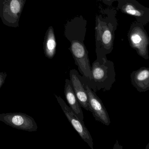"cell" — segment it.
Returning a JSON list of instances; mask_svg holds the SVG:
<instances>
[{
    "mask_svg": "<svg viewBox=\"0 0 149 149\" xmlns=\"http://www.w3.org/2000/svg\"><path fill=\"white\" fill-rule=\"evenodd\" d=\"M116 10H102L95 18V42L96 61L101 62L112 52L114 47L115 31L118 20Z\"/></svg>",
    "mask_w": 149,
    "mask_h": 149,
    "instance_id": "cell-1",
    "label": "cell"
},
{
    "mask_svg": "<svg viewBox=\"0 0 149 149\" xmlns=\"http://www.w3.org/2000/svg\"><path fill=\"white\" fill-rule=\"evenodd\" d=\"M116 76L114 63L107 58H103L101 62L95 60L92 63L91 77L82 76L83 81L94 92L101 90L108 91L116 81Z\"/></svg>",
    "mask_w": 149,
    "mask_h": 149,
    "instance_id": "cell-2",
    "label": "cell"
},
{
    "mask_svg": "<svg viewBox=\"0 0 149 149\" xmlns=\"http://www.w3.org/2000/svg\"><path fill=\"white\" fill-rule=\"evenodd\" d=\"M142 23L135 21L131 25L128 37L131 47L145 60L149 59V38Z\"/></svg>",
    "mask_w": 149,
    "mask_h": 149,
    "instance_id": "cell-3",
    "label": "cell"
},
{
    "mask_svg": "<svg viewBox=\"0 0 149 149\" xmlns=\"http://www.w3.org/2000/svg\"><path fill=\"white\" fill-rule=\"evenodd\" d=\"M69 49L82 76L89 78L91 75V65L88 52L84 42L78 40L70 42Z\"/></svg>",
    "mask_w": 149,
    "mask_h": 149,
    "instance_id": "cell-4",
    "label": "cell"
},
{
    "mask_svg": "<svg viewBox=\"0 0 149 149\" xmlns=\"http://www.w3.org/2000/svg\"><path fill=\"white\" fill-rule=\"evenodd\" d=\"M55 96L58 103L61 107L62 109L71 125L78 132L81 138L88 143L91 149H94L93 138L87 127L84 125V121H81L77 116L61 97Z\"/></svg>",
    "mask_w": 149,
    "mask_h": 149,
    "instance_id": "cell-5",
    "label": "cell"
},
{
    "mask_svg": "<svg viewBox=\"0 0 149 149\" xmlns=\"http://www.w3.org/2000/svg\"><path fill=\"white\" fill-rule=\"evenodd\" d=\"M118 8L123 13L135 17L136 21L146 26L149 22V8L136 0H117Z\"/></svg>",
    "mask_w": 149,
    "mask_h": 149,
    "instance_id": "cell-6",
    "label": "cell"
},
{
    "mask_svg": "<svg viewBox=\"0 0 149 149\" xmlns=\"http://www.w3.org/2000/svg\"><path fill=\"white\" fill-rule=\"evenodd\" d=\"M85 86L88 98L90 111L92 112L93 116L96 121L101 122L107 126L109 125L111 121L109 113L102 100L97 96L96 92L92 91L88 85H85Z\"/></svg>",
    "mask_w": 149,
    "mask_h": 149,
    "instance_id": "cell-7",
    "label": "cell"
},
{
    "mask_svg": "<svg viewBox=\"0 0 149 149\" xmlns=\"http://www.w3.org/2000/svg\"><path fill=\"white\" fill-rule=\"evenodd\" d=\"M70 78L72 88L81 107L90 111L88 98L82 75L75 69L70 71Z\"/></svg>",
    "mask_w": 149,
    "mask_h": 149,
    "instance_id": "cell-8",
    "label": "cell"
},
{
    "mask_svg": "<svg viewBox=\"0 0 149 149\" xmlns=\"http://www.w3.org/2000/svg\"><path fill=\"white\" fill-rule=\"evenodd\" d=\"M87 21L83 17H76L68 21L66 27V36L70 42L78 40L84 42L86 33Z\"/></svg>",
    "mask_w": 149,
    "mask_h": 149,
    "instance_id": "cell-9",
    "label": "cell"
},
{
    "mask_svg": "<svg viewBox=\"0 0 149 149\" xmlns=\"http://www.w3.org/2000/svg\"><path fill=\"white\" fill-rule=\"evenodd\" d=\"M131 81L133 87L139 92L149 90V68L142 67L133 71L130 75Z\"/></svg>",
    "mask_w": 149,
    "mask_h": 149,
    "instance_id": "cell-10",
    "label": "cell"
},
{
    "mask_svg": "<svg viewBox=\"0 0 149 149\" xmlns=\"http://www.w3.org/2000/svg\"><path fill=\"white\" fill-rule=\"evenodd\" d=\"M64 94L70 108L81 121H84L83 112L72 88L70 79L65 80Z\"/></svg>",
    "mask_w": 149,
    "mask_h": 149,
    "instance_id": "cell-11",
    "label": "cell"
},
{
    "mask_svg": "<svg viewBox=\"0 0 149 149\" xmlns=\"http://www.w3.org/2000/svg\"><path fill=\"white\" fill-rule=\"evenodd\" d=\"M51 36L49 38L47 42V48L48 54L50 57L54 56L55 51L56 42L54 37V34H51Z\"/></svg>",
    "mask_w": 149,
    "mask_h": 149,
    "instance_id": "cell-12",
    "label": "cell"
},
{
    "mask_svg": "<svg viewBox=\"0 0 149 149\" xmlns=\"http://www.w3.org/2000/svg\"><path fill=\"white\" fill-rule=\"evenodd\" d=\"M12 124L15 126L22 127L25 122V118L21 115H16L13 116L11 118Z\"/></svg>",
    "mask_w": 149,
    "mask_h": 149,
    "instance_id": "cell-13",
    "label": "cell"
},
{
    "mask_svg": "<svg viewBox=\"0 0 149 149\" xmlns=\"http://www.w3.org/2000/svg\"><path fill=\"white\" fill-rule=\"evenodd\" d=\"M20 8L19 3L17 0H13L11 3V9L14 13H19Z\"/></svg>",
    "mask_w": 149,
    "mask_h": 149,
    "instance_id": "cell-14",
    "label": "cell"
},
{
    "mask_svg": "<svg viewBox=\"0 0 149 149\" xmlns=\"http://www.w3.org/2000/svg\"><path fill=\"white\" fill-rule=\"evenodd\" d=\"M99 1H102L105 5L108 6H111L114 1H117V0H98Z\"/></svg>",
    "mask_w": 149,
    "mask_h": 149,
    "instance_id": "cell-15",
    "label": "cell"
},
{
    "mask_svg": "<svg viewBox=\"0 0 149 149\" xmlns=\"http://www.w3.org/2000/svg\"><path fill=\"white\" fill-rule=\"evenodd\" d=\"M149 143H148V144H147V146H146V149H149V147H148V146H149Z\"/></svg>",
    "mask_w": 149,
    "mask_h": 149,
    "instance_id": "cell-16",
    "label": "cell"
},
{
    "mask_svg": "<svg viewBox=\"0 0 149 149\" xmlns=\"http://www.w3.org/2000/svg\"><path fill=\"white\" fill-rule=\"evenodd\" d=\"M1 79H0V84H1Z\"/></svg>",
    "mask_w": 149,
    "mask_h": 149,
    "instance_id": "cell-17",
    "label": "cell"
}]
</instances>
